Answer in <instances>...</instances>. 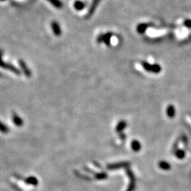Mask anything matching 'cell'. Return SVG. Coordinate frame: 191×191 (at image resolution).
Wrapping results in <instances>:
<instances>
[{"label": "cell", "mask_w": 191, "mask_h": 191, "mask_svg": "<svg viewBox=\"0 0 191 191\" xmlns=\"http://www.w3.org/2000/svg\"><path fill=\"white\" fill-rule=\"evenodd\" d=\"M1 52H0V66H1L2 67L5 68V69H10L11 71L13 72L16 73V74H20V72L19 71V69H16V68L14 67V66H12V65H8V64L4 63V62L1 60Z\"/></svg>", "instance_id": "obj_4"}, {"label": "cell", "mask_w": 191, "mask_h": 191, "mask_svg": "<svg viewBox=\"0 0 191 191\" xmlns=\"http://www.w3.org/2000/svg\"><path fill=\"white\" fill-rule=\"evenodd\" d=\"M26 182H28V183H30V184H32V185H37V183H38L37 179L34 177L28 178L26 180Z\"/></svg>", "instance_id": "obj_10"}, {"label": "cell", "mask_w": 191, "mask_h": 191, "mask_svg": "<svg viewBox=\"0 0 191 191\" xmlns=\"http://www.w3.org/2000/svg\"><path fill=\"white\" fill-rule=\"evenodd\" d=\"M0 131L2 132L3 133H7L9 132V128L7 126L1 122H0Z\"/></svg>", "instance_id": "obj_9"}, {"label": "cell", "mask_w": 191, "mask_h": 191, "mask_svg": "<svg viewBox=\"0 0 191 191\" xmlns=\"http://www.w3.org/2000/svg\"><path fill=\"white\" fill-rule=\"evenodd\" d=\"M12 119H13V122H14V123L16 125H17V126H19V127L22 126L23 124H24V120H23V119L21 118V117H19L16 113H13Z\"/></svg>", "instance_id": "obj_7"}, {"label": "cell", "mask_w": 191, "mask_h": 191, "mask_svg": "<svg viewBox=\"0 0 191 191\" xmlns=\"http://www.w3.org/2000/svg\"><path fill=\"white\" fill-rule=\"evenodd\" d=\"M51 28H52V30H53L54 35H55L56 36H60V35H61L62 29H61V28H60V24H59L57 21H52Z\"/></svg>", "instance_id": "obj_3"}, {"label": "cell", "mask_w": 191, "mask_h": 191, "mask_svg": "<svg viewBox=\"0 0 191 191\" xmlns=\"http://www.w3.org/2000/svg\"><path fill=\"white\" fill-rule=\"evenodd\" d=\"M19 64H20L21 69H23V72H24V74H26V76H27L28 77H30V76H31V72L30 69L28 68L27 65H26V63H24L23 60H19Z\"/></svg>", "instance_id": "obj_5"}, {"label": "cell", "mask_w": 191, "mask_h": 191, "mask_svg": "<svg viewBox=\"0 0 191 191\" xmlns=\"http://www.w3.org/2000/svg\"><path fill=\"white\" fill-rule=\"evenodd\" d=\"M86 7V4L81 0H76L74 3V8L76 11H82Z\"/></svg>", "instance_id": "obj_6"}, {"label": "cell", "mask_w": 191, "mask_h": 191, "mask_svg": "<svg viewBox=\"0 0 191 191\" xmlns=\"http://www.w3.org/2000/svg\"><path fill=\"white\" fill-rule=\"evenodd\" d=\"M125 122H120V123H119V125H117V131H120V130H122V129L125 127Z\"/></svg>", "instance_id": "obj_12"}, {"label": "cell", "mask_w": 191, "mask_h": 191, "mask_svg": "<svg viewBox=\"0 0 191 191\" xmlns=\"http://www.w3.org/2000/svg\"><path fill=\"white\" fill-rule=\"evenodd\" d=\"M47 1L50 2V4L55 6V8H57V9H61L63 6V2L60 1V0H47Z\"/></svg>", "instance_id": "obj_8"}, {"label": "cell", "mask_w": 191, "mask_h": 191, "mask_svg": "<svg viewBox=\"0 0 191 191\" xmlns=\"http://www.w3.org/2000/svg\"><path fill=\"white\" fill-rule=\"evenodd\" d=\"M101 1H102V0H93L90 7H89V11H88L87 12V14H86V19H90L91 16L94 15L96 9H97L98 6L99 5V4H100Z\"/></svg>", "instance_id": "obj_2"}, {"label": "cell", "mask_w": 191, "mask_h": 191, "mask_svg": "<svg viewBox=\"0 0 191 191\" xmlns=\"http://www.w3.org/2000/svg\"><path fill=\"white\" fill-rule=\"evenodd\" d=\"M5 1V0H0V1Z\"/></svg>", "instance_id": "obj_14"}, {"label": "cell", "mask_w": 191, "mask_h": 191, "mask_svg": "<svg viewBox=\"0 0 191 191\" xmlns=\"http://www.w3.org/2000/svg\"><path fill=\"white\" fill-rule=\"evenodd\" d=\"M133 147L135 150H137L139 148V144L137 142H133Z\"/></svg>", "instance_id": "obj_13"}, {"label": "cell", "mask_w": 191, "mask_h": 191, "mask_svg": "<svg viewBox=\"0 0 191 191\" xmlns=\"http://www.w3.org/2000/svg\"><path fill=\"white\" fill-rule=\"evenodd\" d=\"M96 177L97 179H103L106 177H107V175L104 173H101V174H98L96 175Z\"/></svg>", "instance_id": "obj_11"}, {"label": "cell", "mask_w": 191, "mask_h": 191, "mask_svg": "<svg viewBox=\"0 0 191 191\" xmlns=\"http://www.w3.org/2000/svg\"><path fill=\"white\" fill-rule=\"evenodd\" d=\"M112 35L113 33L110 32L106 33V34H100L96 39V41H97L98 43H101V42H103L106 45H109Z\"/></svg>", "instance_id": "obj_1"}]
</instances>
